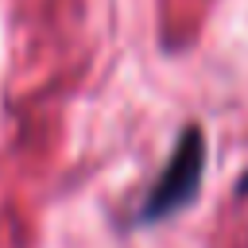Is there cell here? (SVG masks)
<instances>
[{
    "label": "cell",
    "mask_w": 248,
    "mask_h": 248,
    "mask_svg": "<svg viewBox=\"0 0 248 248\" xmlns=\"http://www.w3.org/2000/svg\"><path fill=\"white\" fill-rule=\"evenodd\" d=\"M236 198H240V202L248 198V170H244V174H240V182H236Z\"/></svg>",
    "instance_id": "obj_2"
},
{
    "label": "cell",
    "mask_w": 248,
    "mask_h": 248,
    "mask_svg": "<svg viewBox=\"0 0 248 248\" xmlns=\"http://www.w3.org/2000/svg\"><path fill=\"white\" fill-rule=\"evenodd\" d=\"M205 167H209V136H205V128L202 124H182V132H178L170 155L163 159L159 174L147 182V190L136 198L132 213L124 217V229L140 232V229H155V225H167L170 217L186 213L202 194Z\"/></svg>",
    "instance_id": "obj_1"
}]
</instances>
